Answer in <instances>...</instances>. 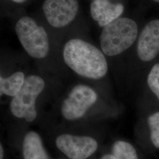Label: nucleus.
I'll use <instances>...</instances> for the list:
<instances>
[{"mask_svg":"<svg viewBox=\"0 0 159 159\" xmlns=\"http://www.w3.org/2000/svg\"><path fill=\"white\" fill-rule=\"evenodd\" d=\"M153 1L156 2H159V0H153Z\"/></svg>","mask_w":159,"mask_h":159,"instance_id":"obj_17","label":"nucleus"},{"mask_svg":"<svg viewBox=\"0 0 159 159\" xmlns=\"http://www.w3.org/2000/svg\"><path fill=\"white\" fill-rule=\"evenodd\" d=\"M43 11L48 23L60 29L72 23L78 15V0H44Z\"/></svg>","mask_w":159,"mask_h":159,"instance_id":"obj_7","label":"nucleus"},{"mask_svg":"<svg viewBox=\"0 0 159 159\" xmlns=\"http://www.w3.org/2000/svg\"><path fill=\"white\" fill-rule=\"evenodd\" d=\"M137 55L143 61H152L159 53V20L148 23L139 35Z\"/></svg>","mask_w":159,"mask_h":159,"instance_id":"obj_8","label":"nucleus"},{"mask_svg":"<svg viewBox=\"0 0 159 159\" xmlns=\"http://www.w3.org/2000/svg\"></svg>","mask_w":159,"mask_h":159,"instance_id":"obj_18","label":"nucleus"},{"mask_svg":"<svg viewBox=\"0 0 159 159\" xmlns=\"http://www.w3.org/2000/svg\"><path fill=\"white\" fill-rule=\"evenodd\" d=\"M124 10L120 3H113L110 0H92L90 11L92 19L103 28L120 18Z\"/></svg>","mask_w":159,"mask_h":159,"instance_id":"obj_9","label":"nucleus"},{"mask_svg":"<svg viewBox=\"0 0 159 159\" xmlns=\"http://www.w3.org/2000/svg\"><path fill=\"white\" fill-rule=\"evenodd\" d=\"M5 150L2 143L0 144V159H4Z\"/></svg>","mask_w":159,"mask_h":159,"instance_id":"obj_14","label":"nucleus"},{"mask_svg":"<svg viewBox=\"0 0 159 159\" xmlns=\"http://www.w3.org/2000/svg\"><path fill=\"white\" fill-rule=\"evenodd\" d=\"M138 35V26L132 19L120 17L102 28L100 43L103 53L116 56L132 46Z\"/></svg>","mask_w":159,"mask_h":159,"instance_id":"obj_2","label":"nucleus"},{"mask_svg":"<svg viewBox=\"0 0 159 159\" xmlns=\"http://www.w3.org/2000/svg\"><path fill=\"white\" fill-rule=\"evenodd\" d=\"M99 159H116L111 154H105L101 156Z\"/></svg>","mask_w":159,"mask_h":159,"instance_id":"obj_15","label":"nucleus"},{"mask_svg":"<svg viewBox=\"0 0 159 159\" xmlns=\"http://www.w3.org/2000/svg\"><path fill=\"white\" fill-rule=\"evenodd\" d=\"M45 82L37 75L27 76L23 87L17 95L12 97L10 108L12 114L18 119H24L27 122H32L36 119L37 112L36 101L43 91Z\"/></svg>","mask_w":159,"mask_h":159,"instance_id":"obj_4","label":"nucleus"},{"mask_svg":"<svg viewBox=\"0 0 159 159\" xmlns=\"http://www.w3.org/2000/svg\"><path fill=\"white\" fill-rule=\"evenodd\" d=\"M111 154L116 159H139L135 148L130 143L123 140L114 143Z\"/></svg>","mask_w":159,"mask_h":159,"instance_id":"obj_11","label":"nucleus"},{"mask_svg":"<svg viewBox=\"0 0 159 159\" xmlns=\"http://www.w3.org/2000/svg\"><path fill=\"white\" fill-rule=\"evenodd\" d=\"M55 146L68 159H89L98 148L97 141L92 137L70 134L57 136Z\"/></svg>","mask_w":159,"mask_h":159,"instance_id":"obj_6","label":"nucleus"},{"mask_svg":"<svg viewBox=\"0 0 159 159\" xmlns=\"http://www.w3.org/2000/svg\"><path fill=\"white\" fill-rule=\"evenodd\" d=\"M148 125L150 130V139L154 146L159 148V111L148 118Z\"/></svg>","mask_w":159,"mask_h":159,"instance_id":"obj_12","label":"nucleus"},{"mask_svg":"<svg viewBox=\"0 0 159 159\" xmlns=\"http://www.w3.org/2000/svg\"><path fill=\"white\" fill-rule=\"evenodd\" d=\"M15 31L26 52L35 59L47 57L50 51V41L46 30L33 18L21 17L16 23Z\"/></svg>","mask_w":159,"mask_h":159,"instance_id":"obj_3","label":"nucleus"},{"mask_svg":"<svg viewBox=\"0 0 159 159\" xmlns=\"http://www.w3.org/2000/svg\"><path fill=\"white\" fill-rule=\"evenodd\" d=\"M64 61L76 74L98 80L107 74L108 64L102 51L84 40L72 39L63 47Z\"/></svg>","mask_w":159,"mask_h":159,"instance_id":"obj_1","label":"nucleus"},{"mask_svg":"<svg viewBox=\"0 0 159 159\" xmlns=\"http://www.w3.org/2000/svg\"><path fill=\"white\" fill-rule=\"evenodd\" d=\"M11 1L17 4H22L23 2H25L27 0H11Z\"/></svg>","mask_w":159,"mask_h":159,"instance_id":"obj_16","label":"nucleus"},{"mask_svg":"<svg viewBox=\"0 0 159 159\" xmlns=\"http://www.w3.org/2000/svg\"><path fill=\"white\" fill-rule=\"evenodd\" d=\"M25 77L22 71H17L10 76L4 78L0 77V91L1 96H16L21 89L25 82Z\"/></svg>","mask_w":159,"mask_h":159,"instance_id":"obj_10","label":"nucleus"},{"mask_svg":"<svg viewBox=\"0 0 159 159\" xmlns=\"http://www.w3.org/2000/svg\"><path fill=\"white\" fill-rule=\"evenodd\" d=\"M97 100V94L84 84L75 85L63 102L61 112L66 119L74 121L83 117Z\"/></svg>","mask_w":159,"mask_h":159,"instance_id":"obj_5","label":"nucleus"},{"mask_svg":"<svg viewBox=\"0 0 159 159\" xmlns=\"http://www.w3.org/2000/svg\"><path fill=\"white\" fill-rule=\"evenodd\" d=\"M148 85L159 100V63L151 69L148 77Z\"/></svg>","mask_w":159,"mask_h":159,"instance_id":"obj_13","label":"nucleus"}]
</instances>
